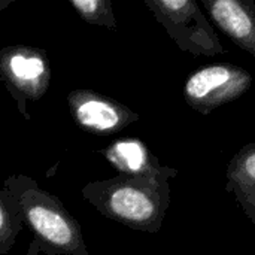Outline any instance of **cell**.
<instances>
[{
  "label": "cell",
  "instance_id": "obj_9",
  "mask_svg": "<svg viewBox=\"0 0 255 255\" xmlns=\"http://www.w3.org/2000/svg\"><path fill=\"white\" fill-rule=\"evenodd\" d=\"M10 72L21 81H31L39 78L45 72V64L39 57L13 55L9 61Z\"/></svg>",
  "mask_w": 255,
  "mask_h": 255
},
{
  "label": "cell",
  "instance_id": "obj_8",
  "mask_svg": "<svg viewBox=\"0 0 255 255\" xmlns=\"http://www.w3.org/2000/svg\"><path fill=\"white\" fill-rule=\"evenodd\" d=\"M28 220L34 230L46 241L58 245L67 247L73 241V233L69 223L57 212L48 208H33L28 212Z\"/></svg>",
  "mask_w": 255,
  "mask_h": 255
},
{
  "label": "cell",
  "instance_id": "obj_7",
  "mask_svg": "<svg viewBox=\"0 0 255 255\" xmlns=\"http://www.w3.org/2000/svg\"><path fill=\"white\" fill-rule=\"evenodd\" d=\"M111 158L120 169L133 176L154 175L163 169L158 166L157 160L151 157L145 145L134 139L117 142L111 151Z\"/></svg>",
  "mask_w": 255,
  "mask_h": 255
},
{
  "label": "cell",
  "instance_id": "obj_6",
  "mask_svg": "<svg viewBox=\"0 0 255 255\" xmlns=\"http://www.w3.org/2000/svg\"><path fill=\"white\" fill-rule=\"evenodd\" d=\"M78 121L94 131H114L136 117L124 109H118L109 102L100 99H87L76 108Z\"/></svg>",
  "mask_w": 255,
  "mask_h": 255
},
{
  "label": "cell",
  "instance_id": "obj_2",
  "mask_svg": "<svg viewBox=\"0 0 255 255\" xmlns=\"http://www.w3.org/2000/svg\"><path fill=\"white\" fill-rule=\"evenodd\" d=\"M176 45L193 55L215 57L226 49L205 13L193 0L146 1Z\"/></svg>",
  "mask_w": 255,
  "mask_h": 255
},
{
  "label": "cell",
  "instance_id": "obj_3",
  "mask_svg": "<svg viewBox=\"0 0 255 255\" xmlns=\"http://www.w3.org/2000/svg\"><path fill=\"white\" fill-rule=\"evenodd\" d=\"M253 85L251 73L236 64L217 63L194 70L184 85V99L191 109L209 115L241 99Z\"/></svg>",
  "mask_w": 255,
  "mask_h": 255
},
{
  "label": "cell",
  "instance_id": "obj_10",
  "mask_svg": "<svg viewBox=\"0 0 255 255\" xmlns=\"http://www.w3.org/2000/svg\"><path fill=\"white\" fill-rule=\"evenodd\" d=\"M1 227H3V212L0 209V230H1Z\"/></svg>",
  "mask_w": 255,
  "mask_h": 255
},
{
  "label": "cell",
  "instance_id": "obj_1",
  "mask_svg": "<svg viewBox=\"0 0 255 255\" xmlns=\"http://www.w3.org/2000/svg\"><path fill=\"white\" fill-rule=\"evenodd\" d=\"M176 175L178 170L163 167L154 175L134 176L117 184L108 196L111 214L134 229L160 230L169 208V179Z\"/></svg>",
  "mask_w": 255,
  "mask_h": 255
},
{
  "label": "cell",
  "instance_id": "obj_5",
  "mask_svg": "<svg viewBox=\"0 0 255 255\" xmlns=\"http://www.w3.org/2000/svg\"><path fill=\"white\" fill-rule=\"evenodd\" d=\"M226 190L235 196L245 215L255 226V143H248L230 160Z\"/></svg>",
  "mask_w": 255,
  "mask_h": 255
},
{
  "label": "cell",
  "instance_id": "obj_4",
  "mask_svg": "<svg viewBox=\"0 0 255 255\" xmlns=\"http://www.w3.org/2000/svg\"><path fill=\"white\" fill-rule=\"evenodd\" d=\"M212 22L255 58V3L253 0H202Z\"/></svg>",
  "mask_w": 255,
  "mask_h": 255
},
{
  "label": "cell",
  "instance_id": "obj_11",
  "mask_svg": "<svg viewBox=\"0 0 255 255\" xmlns=\"http://www.w3.org/2000/svg\"><path fill=\"white\" fill-rule=\"evenodd\" d=\"M206 255H214V254H206Z\"/></svg>",
  "mask_w": 255,
  "mask_h": 255
}]
</instances>
